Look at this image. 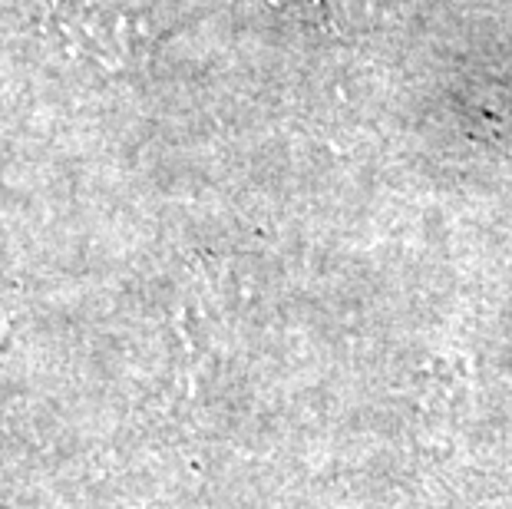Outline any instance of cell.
<instances>
[{"mask_svg":"<svg viewBox=\"0 0 512 509\" xmlns=\"http://www.w3.org/2000/svg\"><path fill=\"white\" fill-rule=\"evenodd\" d=\"M50 24L70 40V47L86 50L90 57L106 60L116 67L123 60L126 47V24L116 14H103L100 7L86 0H47Z\"/></svg>","mask_w":512,"mask_h":509,"instance_id":"1","label":"cell"}]
</instances>
